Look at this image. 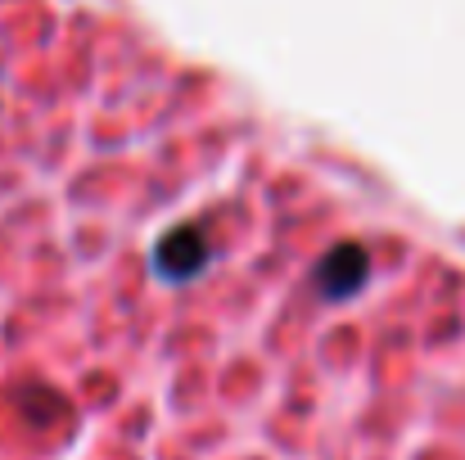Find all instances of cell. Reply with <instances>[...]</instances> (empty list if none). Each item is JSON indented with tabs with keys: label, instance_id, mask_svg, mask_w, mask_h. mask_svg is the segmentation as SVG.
Masks as SVG:
<instances>
[{
	"label": "cell",
	"instance_id": "6da1fadb",
	"mask_svg": "<svg viewBox=\"0 0 465 460\" xmlns=\"http://www.w3.org/2000/svg\"><path fill=\"white\" fill-rule=\"evenodd\" d=\"M208 235H203V226H176V230H167L163 235V244H158L154 253V267L163 280H190V276H199L203 267H208Z\"/></svg>",
	"mask_w": 465,
	"mask_h": 460
},
{
	"label": "cell",
	"instance_id": "7a4b0ae2",
	"mask_svg": "<svg viewBox=\"0 0 465 460\" xmlns=\"http://www.w3.org/2000/svg\"><path fill=\"white\" fill-rule=\"evenodd\" d=\"M366 271H371V258H366L357 244H339V249L316 267V289H321L325 299H352V294L361 289Z\"/></svg>",
	"mask_w": 465,
	"mask_h": 460
}]
</instances>
